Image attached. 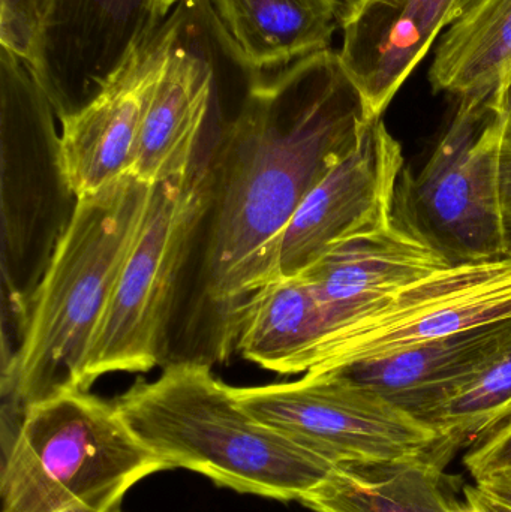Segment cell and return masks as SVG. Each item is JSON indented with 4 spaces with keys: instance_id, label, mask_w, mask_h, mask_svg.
Listing matches in <instances>:
<instances>
[{
    "instance_id": "1",
    "label": "cell",
    "mask_w": 511,
    "mask_h": 512,
    "mask_svg": "<svg viewBox=\"0 0 511 512\" xmlns=\"http://www.w3.org/2000/svg\"><path fill=\"white\" fill-rule=\"evenodd\" d=\"M371 120L341 56L329 48L263 78L225 128L213 156L203 268L219 337L255 291L279 279L288 222Z\"/></svg>"
},
{
    "instance_id": "2",
    "label": "cell",
    "mask_w": 511,
    "mask_h": 512,
    "mask_svg": "<svg viewBox=\"0 0 511 512\" xmlns=\"http://www.w3.org/2000/svg\"><path fill=\"white\" fill-rule=\"evenodd\" d=\"M152 188L131 174L75 200L3 376L2 447L14 438L29 406L68 391H87V355Z\"/></svg>"
},
{
    "instance_id": "3",
    "label": "cell",
    "mask_w": 511,
    "mask_h": 512,
    "mask_svg": "<svg viewBox=\"0 0 511 512\" xmlns=\"http://www.w3.org/2000/svg\"><path fill=\"white\" fill-rule=\"evenodd\" d=\"M135 436L170 469L245 495L299 502L335 463L252 417L200 360L168 364L114 400Z\"/></svg>"
},
{
    "instance_id": "4",
    "label": "cell",
    "mask_w": 511,
    "mask_h": 512,
    "mask_svg": "<svg viewBox=\"0 0 511 512\" xmlns=\"http://www.w3.org/2000/svg\"><path fill=\"white\" fill-rule=\"evenodd\" d=\"M168 469L116 403L68 391L29 406L2 448L0 512H107L135 484Z\"/></svg>"
},
{
    "instance_id": "5",
    "label": "cell",
    "mask_w": 511,
    "mask_h": 512,
    "mask_svg": "<svg viewBox=\"0 0 511 512\" xmlns=\"http://www.w3.org/2000/svg\"><path fill=\"white\" fill-rule=\"evenodd\" d=\"M431 156L416 174L404 168L393 221L450 265L507 255L501 198L506 99L500 90L458 96Z\"/></svg>"
},
{
    "instance_id": "6",
    "label": "cell",
    "mask_w": 511,
    "mask_h": 512,
    "mask_svg": "<svg viewBox=\"0 0 511 512\" xmlns=\"http://www.w3.org/2000/svg\"><path fill=\"white\" fill-rule=\"evenodd\" d=\"M218 143L201 153L188 173L153 185L87 355V391L108 373L149 372L161 363L180 273L209 215Z\"/></svg>"
},
{
    "instance_id": "7",
    "label": "cell",
    "mask_w": 511,
    "mask_h": 512,
    "mask_svg": "<svg viewBox=\"0 0 511 512\" xmlns=\"http://www.w3.org/2000/svg\"><path fill=\"white\" fill-rule=\"evenodd\" d=\"M138 141L132 176L147 185L183 176L218 143L263 80L234 44L212 0H182Z\"/></svg>"
},
{
    "instance_id": "8",
    "label": "cell",
    "mask_w": 511,
    "mask_h": 512,
    "mask_svg": "<svg viewBox=\"0 0 511 512\" xmlns=\"http://www.w3.org/2000/svg\"><path fill=\"white\" fill-rule=\"evenodd\" d=\"M511 318V255L452 265L327 334L303 375H329Z\"/></svg>"
},
{
    "instance_id": "9",
    "label": "cell",
    "mask_w": 511,
    "mask_h": 512,
    "mask_svg": "<svg viewBox=\"0 0 511 512\" xmlns=\"http://www.w3.org/2000/svg\"><path fill=\"white\" fill-rule=\"evenodd\" d=\"M231 393L252 417L335 465L414 456L441 438L341 373L231 387Z\"/></svg>"
},
{
    "instance_id": "10",
    "label": "cell",
    "mask_w": 511,
    "mask_h": 512,
    "mask_svg": "<svg viewBox=\"0 0 511 512\" xmlns=\"http://www.w3.org/2000/svg\"><path fill=\"white\" fill-rule=\"evenodd\" d=\"M405 168L401 143L383 117L311 189L285 228L278 277H297L339 243L393 224L396 188Z\"/></svg>"
},
{
    "instance_id": "11",
    "label": "cell",
    "mask_w": 511,
    "mask_h": 512,
    "mask_svg": "<svg viewBox=\"0 0 511 512\" xmlns=\"http://www.w3.org/2000/svg\"><path fill=\"white\" fill-rule=\"evenodd\" d=\"M167 18L161 0H54L30 72L57 116L89 104Z\"/></svg>"
},
{
    "instance_id": "12",
    "label": "cell",
    "mask_w": 511,
    "mask_h": 512,
    "mask_svg": "<svg viewBox=\"0 0 511 512\" xmlns=\"http://www.w3.org/2000/svg\"><path fill=\"white\" fill-rule=\"evenodd\" d=\"M171 36L173 20L168 15L89 104L60 119L57 174L75 200L131 176L147 108L167 62Z\"/></svg>"
},
{
    "instance_id": "13",
    "label": "cell",
    "mask_w": 511,
    "mask_h": 512,
    "mask_svg": "<svg viewBox=\"0 0 511 512\" xmlns=\"http://www.w3.org/2000/svg\"><path fill=\"white\" fill-rule=\"evenodd\" d=\"M456 0H362L342 23V65L369 119L383 117L446 27Z\"/></svg>"
},
{
    "instance_id": "14",
    "label": "cell",
    "mask_w": 511,
    "mask_h": 512,
    "mask_svg": "<svg viewBox=\"0 0 511 512\" xmlns=\"http://www.w3.org/2000/svg\"><path fill=\"white\" fill-rule=\"evenodd\" d=\"M510 346L511 318H507L336 373L434 429L444 406Z\"/></svg>"
},
{
    "instance_id": "15",
    "label": "cell",
    "mask_w": 511,
    "mask_h": 512,
    "mask_svg": "<svg viewBox=\"0 0 511 512\" xmlns=\"http://www.w3.org/2000/svg\"><path fill=\"white\" fill-rule=\"evenodd\" d=\"M452 267L393 221L339 243L300 276L329 315L332 333L402 289Z\"/></svg>"
},
{
    "instance_id": "16",
    "label": "cell",
    "mask_w": 511,
    "mask_h": 512,
    "mask_svg": "<svg viewBox=\"0 0 511 512\" xmlns=\"http://www.w3.org/2000/svg\"><path fill=\"white\" fill-rule=\"evenodd\" d=\"M458 448L441 436L414 456L338 463L299 502L314 512H450L459 502L444 468Z\"/></svg>"
},
{
    "instance_id": "17",
    "label": "cell",
    "mask_w": 511,
    "mask_h": 512,
    "mask_svg": "<svg viewBox=\"0 0 511 512\" xmlns=\"http://www.w3.org/2000/svg\"><path fill=\"white\" fill-rule=\"evenodd\" d=\"M330 330L329 315L311 285L302 276L279 277L237 309L222 331L218 354L236 349L270 372L303 375L306 358Z\"/></svg>"
},
{
    "instance_id": "18",
    "label": "cell",
    "mask_w": 511,
    "mask_h": 512,
    "mask_svg": "<svg viewBox=\"0 0 511 512\" xmlns=\"http://www.w3.org/2000/svg\"><path fill=\"white\" fill-rule=\"evenodd\" d=\"M234 44L258 71L329 50L342 27L335 0H212Z\"/></svg>"
},
{
    "instance_id": "19",
    "label": "cell",
    "mask_w": 511,
    "mask_h": 512,
    "mask_svg": "<svg viewBox=\"0 0 511 512\" xmlns=\"http://www.w3.org/2000/svg\"><path fill=\"white\" fill-rule=\"evenodd\" d=\"M510 80L511 0H479L441 33L429 83L435 93L458 98Z\"/></svg>"
},
{
    "instance_id": "20",
    "label": "cell",
    "mask_w": 511,
    "mask_h": 512,
    "mask_svg": "<svg viewBox=\"0 0 511 512\" xmlns=\"http://www.w3.org/2000/svg\"><path fill=\"white\" fill-rule=\"evenodd\" d=\"M511 417V346L459 391L438 415L435 432L458 447L477 439Z\"/></svg>"
},
{
    "instance_id": "21",
    "label": "cell",
    "mask_w": 511,
    "mask_h": 512,
    "mask_svg": "<svg viewBox=\"0 0 511 512\" xmlns=\"http://www.w3.org/2000/svg\"><path fill=\"white\" fill-rule=\"evenodd\" d=\"M54 0H0V47L32 68Z\"/></svg>"
},
{
    "instance_id": "22",
    "label": "cell",
    "mask_w": 511,
    "mask_h": 512,
    "mask_svg": "<svg viewBox=\"0 0 511 512\" xmlns=\"http://www.w3.org/2000/svg\"><path fill=\"white\" fill-rule=\"evenodd\" d=\"M464 465L476 481L511 469V417L476 439L465 454Z\"/></svg>"
},
{
    "instance_id": "23",
    "label": "cell",
    "mask_w": 511,
    "mask_h": 512,
    "mask_svg": "<svg viewBox=\"0 0 511 512\" xmlns=\"http://www.w3.org/2000/svg\"><path fill=\"white\" fill-rule=\"evenodd\" d=\"M501 198H503L504 219L511 218V131L504 134L501 150Z\"/></svg>"
},
{
    "instance_id": "24",
    "label": "cell",
    "mask_w": 511,
    "mask_h": 512,
    "mask_svg": "<svg viewBox=\"0 0 511 512\" xmlns=\"http://www.w3.org/2000/svg\"><path fill=\"white\" fill-rule=\"evenodd\" d=\"M450 512H489L486 510L485 505L477 499L476 493L473 492V487L465 489V502H459L455 508Z\"/></svg>"
},
{
    "instance_id": "25",
    "label": "cell",
    "mask_w": 511,
    "mask_h": 512,
    "mask_svg": "<svg viewBox=\"0 0 511 512\" xmlns=\"http://www.w3.org/2000/svg\"><path fill=\"white\" fill-rule=\"evenodd\" d=\"M473 492L476 493L477 499L485 505L486 510L489 512H511V508L500 504L498 501H494V499L489 498V496L483 495L477 487H473Z\"/></svg>"
},
{
    "instance_id": "26",
    "label": "cell",
    "mask_w": 511,
    "mask_h": 512,
    "mask_svg": "<svg viewBox=\"0 0 511 512\" xmlns=\"http://www.w3.org/2000/svg\"><path fill=\"white\" fill-rule=\"evenodd\" d=\"M479 0H456L455 8H453V21L458 20L462 15L467 14L471 8L477 5Z\"/></svg>"
},
{
    "instance_id": "27",
    "label": "cell",
    "mask_w": 511,
    "mask_h": 512,
    "mask_svg": "<svg viewBox=\"0 0 511 512\" xmlns=\"http://www.w3.org/2000/svg\"><path fill=\"white\" fill-rule=\"evenodd\" d=\"M335 2L338 3L339 8H341L342 23H344V21L356 11L357 6L362 3V0H335Z\"/></svg>"
},
{
    "instance_id": "28",
    "label": "cell",
    "mask_w": 511,
    "mask_h": 512,
    "mask_svg": "<svg viewBox=\"0 0 511 512\" xmlns=\"http://www.w3.org/2000/svg\"><path fill=\"white\" fill-rule=\"evenodd\" d=\"M504 99H506V116H507V129L511 131V80L509 86L506 89V95H504Z\"/></svg>"
},
{
    "instance_id": "29",
    "label": "cell",
    "mask_w": 511,
    "mask_h": 512,
    "mask_svg": "<svg viewBox=\"0 0 511 512\" xmlns=\"http://www.w3.org/2000/svg\"><path fill=\"white\" fill-rule=\"evenodd\" d=\"M180 2H182V0H161L162 14L168 17Z\"/></svg>"
},
{
    "instance_id": "30",
    "label": "cell",
    "mask_w": 511,
    "mask_h": 512,
    "mask_svg": "<svg viewBox=\"0 0 511 512\" xmlns=\"http://www.w3.org/2000/svg\"><path fill=\"white\" fill-rule=\"evenodd\" d=\"M504 221H506L507 255H511V218L504 219Z\"/></svg>"
},
{
    "instance_id": "31",
    "label": "cell",
    "mask_w": 511,
    "mask_h": 512,
    "mask_svg": "<svg viewBox=\"0 0 511 512\" xmlns=\"http://www.w3.org/2000/svg\"><path fill=\"white\" fill-rule=\"evenodd\" d=\"M63 512H96L92 510H87V508H72V510L63 511ZM107 512H123L122 505H117V507L111 508L110 511Z\"/></svg>"
}]
</instances>
